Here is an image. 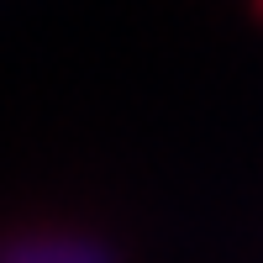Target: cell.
<instances>
[{
    "mask_svg": "<svg viewBox=\"0 0 263 263\" xmlns=\"http://www.w3.org/2000/svg\"><path fill=\"white\" fill-rule=\"evenodd\" d=\"M258 6H263V0H258Z\"/></svg>",
    "mask_w": 263,
    "mask_h": 263,
    "instance_id": "cell-2",
    "label": "cell"
},
{
    "mask_svg": "<svg viewBox=\"0 0 263 263\" xmlns=\"http://www.w3.org/2000/svg\"><path fill=\"white\" fill-rule=\"evenodd\" d=\"M0 263H116V253L79 232H27L0 242Z\"/></svg>",
    "mask_w": 263,
    "mask_h": 263,
    "instance_id": "cell-1",
    "label": "cell"
}]
</instances>
